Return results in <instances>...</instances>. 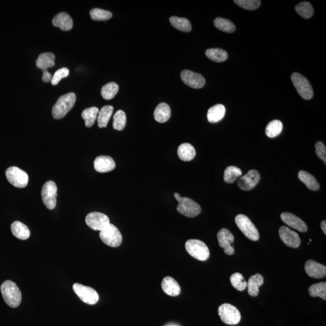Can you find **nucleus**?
<instances>
[{
  "instance_id": "1",
  "label": "nucleus",
  "mask_w": 326,
  "mask_h": 326,
  "mask_svg": "<svg viewBox=\"0 0 326 326\" xmlns=\"http://www.w3.org/2000/svg\"><path fill=\"white\" fill-rule=\"evenodd\" d=\"M1 292L5 302L10 307H18L21 302L22 295L19 288L11 280H6L2 283Z\"/></svg>"
},
{
  "instance_id": "2",
  "label": "nucleus",
  "mask_w": 326,
  "mask_h": 326,
  "mask_svg": "<svg viewBox=\"0 0 326 326\" xmlns=\"http://www.w3.org/2000/svg\"><path fill=\"white\" fill-rule=\"evenodd\" d=\"M76 101V96L73 93H67L61 96L52 108L53 118L57 120L64 118L73 108Z\"/></svg>"
},
{
  "instance_id": "3",
  "label": "nucleus",
  "mask_w": 326,
  "mask_h": 326,
  "mask_svg": "<svg viewBox=\"0 0 326 326\" xmlns=\"http://www.w3.org/2000/svg\"><path fill=\"white\" fill-rule=\"evenodd\" d=\"M174 197L178 202L177 211L186 217L195 218L201 212L200 205L190 198L181 197L177 192L174 193Z\"/></svg>"
},
{
  "instance_id": "4",
  "label": "nucleus",
  "mask_w": 326,
  "mask_h": 326,
  "mask_svg": "<svg viewBox=\"0 0 326 326\" xmlns=\"http://www.w3.org/2000/svg\"><path fill=\"white\" fill-rule=\"evenodd\" d=\"M99 236L104 244L111 247H118L122 242V236L120 231L111 223L100 231Z\"/></svg>"
},
{
  "instance_id": "5",
  "label": "nucleus",
  "mask_w": 326,
  "mask_h": 326,
  "mask_svg": "<svg viewBox=\"0 0 326 326\" xmlns=\"http://www.w3.org/2000/svg\"><path fill=\"white\" fill-rule=\"evenodd\" d=\"M185 247L189 255L198 260H206L210 256L208 246L203 241L198 240H188L186 242Z\"/></svg>"
},
{
  "instance_id": "6",
  "label": "nucleus",
  "mask_w": 326,
  "mask_h": 326,
  "mask_svg": "<svg viewBox=\"0 0 326 326\" xmlns=\"http://www.w3.org/2000/svg\"><path fill=\"white\" fill-rule=\"evenodd\" d=\"M235 223L243 235L249 240L253 241L259 240L260 235L257 228L247 216L242 214L236 216Z\"/></svg>"
},
{
  "instance_id": "7",
  "label": "nucleus",
  "mask_w": 326,
  "mask_h": 326,
  "mask_svg": "<svg viewBox=\"0 0 326 326\" xmlns=\"http://www.w3.org/2000/svg\"><path fill=\"white\" fill-rule=\"evenodd\" d=\"M218 313L221 320L226 325H238L241 320L240 310L228 303L221 305L218 308Z\"/></svg>"
},
{
  "instance_id": "8",
  "label": "nucleus",
  "mask_w": 326,
  "mask_h": 326,
  "mask_svg": "<svg viewBox=\"0 0 326 326\" xmlns=\"http://www.w3.org/2000/svg\"><path fill=\"white\" fill-rule=\"evenodd\" d=\"M293 86L298 94L305 100H310L313 96V91L309 82L300 73H293L291 76Z\"/></svg>"
},
{
  "instance_id": "9",
  "label": "nucleus",
  "mask_w": 326,
  "mask_h": 326,
  "mask_svg": "<svg viewBox=\"0 0 326 326\" xmlns=\"http://www.w3.org/2000/svg\"><path fill=\"white\" fill-rule=\"evenodd\" d=\"M6 176L9 182L16 188H24L28 184V174L17 167H10L7 169Z\"/></svg>"
},
{
  "instance_id": "10",
  "label": "nucleus",
  "mask_w": 326,
  "mask_h": 326,
  "mask_svg": "<svg viewBox=\"0 0 326 326\" xmlns=\"http://www.w3.org/2000/svg\"><path fill=\"white\" fill-rule=\"evenodd\" d=\"M55 56L51 52H47L39 54L38 59L36 60L37 68L41 69L43 71L42 80L44 82H49L51 81L52 76L48 71V69L53 67L55 64Z\"/></svg>"
},
{
  "instance_id": "11",
  "label": "nucleus",
  "mask_w": 326,
  "mask_h": 326,
  "mask_svg": "<svg viewBox=\"0 0 326 326\" xmlns=\"http://www.w3.org/2000/svg\"><path fill=\"white\" fill-rule=\"evenodd\" d=\"M58 188L54 181H47L41 190V197L44 206L49 210H53L56 206Z\"/></svg>"
},
{
  "instance_id": "12",
  "label": "nucleus",
  "mask_w": 326,
  "mask_h": 326,
  "mask_svg": "<svg viewBox=\"0 0 326 326\" xmlns=\"http://www.w3.org/2000/svg\"><path fill=\"white\" fill-rule=\"evenodd\" d=\"M73 289L74 292L80 298L82 302L86 304L95 305L98 302L99 296L94 289L80 283H74Z\"/></svg>"
},
{
  "instance_id": "13",
  "label": "nucleus",
  "mask_w": 326,
  "mask_h": 326,
  "mask_svg": "<svg viewBox=\"0 0 326 326\" xmlns=\"http://www.w3.org/2000/svg\"><path fill=\"white\" fill-rule=\"evenodd\" d=\"M86 225L96 231H101L110 223L109 219L106 215L100 212H91L87 215L86 218Z\"/></svg>"
},
{
  "instance_id": "14",
  "label": "nucleus",
  "mask_w": 326,
  "mask_h": 326,
  "mask_svg": "<svg viewBox=\"0 0 326 326\" xmlns=\"http://www.w3.org/2000/svg\"><path fill=\"white\" fill-rule=\"evenodd\" d=\"M217 238L220 247L224 250V253L228 256L235 253L232 244L234 242V236L228 229L222 228L217 234Z\"/></svg>"
},
{
  "instance_id": "15",
  "label": "nucleus",
  "mask_w": 326,
  "mask_h": 326,
  "mask_svg": "<svg viewBox=\"0 0 326 326\" xmlns=\"http://www.w3.org/2000/svg\"><path fill=\"white\" fill-rule=\"evenodd\" d=\"M260 175L256 170H250L246 175L239 179L238 185L244 191L252 190L260 182Z\"/></svg>"
},
{
  "instance_id": "16",
  "label": "nucleus",
  "mask_w": 326,
  "mask_h": 326,
  "mask_svg": "<svg viewBox=\"0 0 326 326\" xmlns=\"http://www.w3.org/2000/svg\"><path fill=\"white\" fill-rule=\"evenodd\" d=\"M280 240L289 247L297 248L299 247L301 240L299 235L295 231L290 230L286 226H282L279 229Z\"/></svg>"
},
{
  "instance_id": "17",
  "label": "nucleus",
  "mask_w": 326,
  "mask_h": 326,
  "mask_svg": "<svg viewBox=\"0 0 326 326\" xmlns=\"http://www.w3.org/2000/svg\"><path fill=\"white\" fill-rule=\"evenodd\" d=\"M181 78L184 84L193 88H201L205 86L206 80L203 76L189 69L181 72Z\"/></svg>"
},
{
  "instance_id": "18",
  "label": "nucleus",
  "mask_w": 326,
  "mask_h": 326,
  "mask_svg": "<svg viewBox=\"0 0 326 326\" xmlns=\"http://www.w3.org/2000/svg\"><path fill=\"white\" fill-rule=\"evenodd\" d=\"M280 218L286 225L299 231L300 232H306L308 230V226L304 221L293 214L284 212L280 215Z\"/></svg>"
},
{
  "instance_id": "19",
  "label": "nucleus",
  "mask_w": 326,
  "mask_h": 326,
  "mask_svg": "<svg viewBox=\"0 0 326 326\" xmlns=\"http://www.w3.org/2000/svg\"><path fill=\"white\" fill-rule=\"evenodd\" d=\"M305 270L306 274L310 277L322 278L326 277V266L320 264L314 260H308L305 263Z\"/></svg>"
},
{
  "instance_id": "20",
  "label": "nucleus",
  "mask_w": 326,
  "mask_h": 326,
  "mask_svg": "<svg viewBox=\"0 0 326 326\" xmlns=\"http://www.w3.org/2000/svg\"><path fill=\"white\" fill-rule=\"evenodd\" d=\"M94 167L99 173L109 172L116 168V163L111 156L102 155L95 159Z\"/></svg>"
},
{
  "instance_id": "21",
  "label": "nucleus",
  "mask_w": 326,
  "mask_h": 326,
  "mask_svg": "<svg viewBox=\"0 0 326 326\" xmlns=\"http://www.w3.org/2000/svg\"><path fill=\"white\" fill-rule=\"evenodd\" d=\"M52 24L54 27L60 28L62 31H69L73 28V20L69 14L60 12L54 17Z\"/></svg>"
},
{
  "instance_id": "22",
  "label": "nucleus",
  "mask_w": 326,
  "mask_h": 326,
  "mask_svg": "<svg viewBox=\"0 0 326 326\" xmlns=\"http://www.w3.org/2000/svg\"><path fill=\"white\" fill-rule=\"evenodd\" d=\"M161 287L167 295L176 297L180 294L181 287L178 283L171 277H166L161 283Z\"/></svg>"
},
{
  "instance_id": "23",
  "label": "nucleus",
  "mask_w": 326,
  "mask_h": 326,
  "mask_svg": "<svg viewBox=\"0 0 326 326\" xmlns=\"http://www.w3.org/2000/svg\"><path fill=\"white\" fill-rule=\"evenodd\" d=\"M264 278L259 274L251 276L247 283L248 292L251 297H257L259 287L263 284Z\"/></svg>"
},
{
  "instance_id": "24",
  "label": "nucleus",
  "mask_w": 326,
  "mask_h": 326,
  "mask_svg": "<svg viewBox=\"0 0 326 326\" xmlns=\"http://www.w3.org/2000/svg\"><path fill=\"white\" fill-rule=\"evenodd\" d=\"M154 118L159 123H163L166 122L169 120L171 116V109L170 106L166 103H161L156 107L154 111Z\"/></svg>"
},
{
  "instance_id": "25",
  "label": "nucleus",
  "mask_w": 326,
  "mask_h": 326,
  "mask_svg": "<svg viewBox=\"0 0 326 326\" xmlns=\"http://www.w3.org/2000/svg\"><path fill=\"white\" fill-rule=\"evenodd\" d=\"M225 108L223 104H217L211 107L207 112V119L211 123H217L223 118L225 114Z\"/></svg>"
},
{
  "instance_id": "26",
  "label": "nucleus",
  "mask_w": 326,
  "mask_h": 326,
  "mask_svg": "<svg viewBox=\"0 0 326 326\" xmlns=\"http://www.w3.org/2000/svg\"><path fill=\"white\" fill-rule=\"evenodd\" d=\"M11 231L15 237L21 240H26L31 235L29 228L19 221H15L12 223Z\"/></svg>"
},
{
  "instance_id": "27",
  "label": "nucleus",
  "mask_w": 326,
  "mask_h": 326,
  "mask_svg": "<svg viewBox=\"0 0 326 326\" xmlns=\"http://www.w3.org/2000/svg\"><path fill=\"white\" fill-rule=\"evenodd\" d=\"M179 158L184 161L192 160L196 155V151L190 143H183L179 146L177 151Z\"/></svg>"
},
{
  "instance_id": "28",
  "label": "nucleus",
  "mask_w": 326,
  "mask_h": 326,
  "mask_svg": "<svg viewBox=\"0 0 326 326\" xmlns=\"http://www.w3.org/2000/svg\"><path fill=\"white\" fill-rule=\"evenodd\" d=\"M298 177L309 190L312 191L319 190L320 188L319 183L314 176L311 175L310 173L304 171H300L298 172Z\"/></svg>"
},
{
  "instance_id": "29",
  "label": "nucleus",
  "mask_w": 326,
  "mask_h": 326,
  "mask_svg": "<svg viewBox=\"0 0 326 326\" xmlns=\"http://www.w3.org/2000/svg\"><path fill=\"white\" fill-rule=\"evenodd\" d=\"M114 107L111 105H106L102 107L99 111L98 118V126L100 128H106L110 119L112 114L113 113Z\"/></svg>"
},
{
  "instance_id": "30",
  "label": "nucleus",
  "mask_w": 326,
  "mask_h": 326,
  "mask_svg": "<svg viewBox=\"0 0 326 326\" xmlns=\"http://www.w3.org/2000/svg\"><path fill=\"white\" fill-rule=\"evenodd\" d=\"M99 109L97 107L86 108L82 112V118L85 120V124L88 128H91L95 123L98 118Z\"/></svg>"
},
{
  "instance_id": "31",
  "label": "nucleus",
  "mask_w": 326,
  "mask_h": 326,
  "mask_svg": "<svg viewBox=\"0 0 326 326\" xmlns=\"http://www.w3.org/2000/svg\"><path fill=\"white\" fill-rule=\"evenodd\" d=\"M242 172L238 167L231 166L225 169L223 174V180L225 183L232 184L242 175Z\"/></svg>"
},
{
  "instance_id": "32",
  "label": "nucleus",
  "mask_w": 326,
  "mask_h": 326,
  "mask_svg": "<svg viewBox=\"0 0 326 326\" xmlns=\"http://www.w3.org/2000/svg\"><path fill=\"white\" fill-rule=\"evenodd\" d=\"M206 54L208 59L216 62H224L228 58L227 52L221 49H207Z\"/></svg>"
},
{
  "instance_id": "33",
  "label": "nucleus",
  "mask_w": 326,
  "mask_h": 326,
  "mask_svg": "<svg viewBox=\"0 0 326 326\" xmlns=\"http://www.w3.org/2000/svg\"><path fill=\"white\" fill-rule=\"evenodd\" d=\"M169 21L173 27L179 31L184 32H189L191 30L190 22L188 19L184 18H179L177 17H172Z\"/></svg>"
},
{
  "instance_id": "34",
  "label": "nucleus",
  "mask_w": 326,
  "mask_h": 326,
  "mask_svg": "<svg viewBox=\"0 0 326 326\" xmlns=\"http://www.w3.org/2000/svg\"><path fill=\"white\" fill-rule=\"evenodd\" d=\"M119 90V86L115 82H110L102 87L101 94L105 100H111L116 96Z\"/></svg>"
},
{
  "instance_id": "35",
  "label": "nucleus",
  "mask_w": 326,
  "mask_h": 326,
  "mask_svg": "<svg viewBox=\"0 0 326 326\" xmlns=\"http://www.w3.org/2000/svg\"><path fill=\"white\" fill-rule=\"evenodd\" d=\"M283 124L282 121L278 120L271 121L266 127V135L269 138H275L278 136L282 132Z\"/></svg>"
},
{
  "instance_id": "36",
  "label": "nucleus",
  "mask_w": 326,
  "mask_h": 326,
  "mask_svg": "<svg viewBox=\"0 0 326 326\" xmlns=\"http://www.w3.org/2000/svg\"><path fill=\"white\" fill-rule=\"evenodd\" d=\"M214 24L216 28L221 31L227 32V33H233L236 30L235 25L232 22L227 19L220 18V17L215 19Z\"/></svg>"
},
{
  "instance_id": "37",
  "label": "nucleus",
  "mask_w": 326,
  "mask_h": 326,
  "mask_svg": "<svg viewBox=\"0 0 326 326\" xmlns=\"http://www.w3.org/2000/svg\"><path fill=\"white\" fill-rule=\"evenodd\" d=\"M295 11L298 15L305 19L311 18L314 14L312 5L309 2H302L295 7Z\"/></svg>"
},
{
  "instance_id": "38",
  "label": "nucleus",
  "mask_w": 326,
  "mask_h": 326,
  "mask_svg": "<svg viewBox=\"0 0 326 326\" xmlns=\"http://www.w3.org/2000/svg\"><path fill=\"white\" fill-rule=\"evenodd\" d=\"M309 293L312 297H319L326 300V283L321 282L310 286L309 288Z\"/></svg>"
},
{
  "instance_id": "39",
  "label": "nucleus",
  "mask_w": 326,
  "mask_h": 326,
  "mask_svg": "<svg viewBox=\"0 0 326 326\" xmlns=\"http://www.w3.org/2000/svg\"><path fill=\"white\" fill-rule=\"evenodd\" d=\"M230 282L233 287L240 291H244L247 287V282L240 273L233 274L230 277Z\"/></svg>"
},
{
  "instance_id": "40",
  "label": "nucleus",
  "mask_w": 326,
  "mask_h": 326,
  "mask_svg": "<svg viewBox=\"0 0 326 326\" xmlns=\"http://www.w3.org/2000/svg\"><path fill=\"white\" fill-rule=\"evenodd\" d=\"M126 124V114L122 110H119L114 114L113 118V128L117 131L123 130Z\"/></svg>"
},
{
  "instance_id": "41",
  "label": "nucleus",
  "mask_w": 326,
  "mask_h": 326,
  "mask_svg": "<svg viewBox=\"0 0 326 326\" xmlns=\"http://www.w3.org/2000/svg\"><path fill=\"white\" fill-rule=\"evenodd\" d=\"M89 14H90L91 18L95 21L108 20L113 16L111 12L99 8L92 9Z\"/></svg>"
},
{
  "instance_id": "42",
  "label": "nucleus",
  "mask_w": 326,
  "mask_h": 326,
  "mask_svg": "<svg viewBox=\"0 0 326 326\" xmlns=\"http://www.w3.org/2000/svg\"><path fill=\"white\" fill-rule=\"evenodd\" d=\"M234 2L238 6L249 11L257 9L261 4L259 0H235Z\"/></svg>"
},
{
  "instance_id": "43",
  "label": "nucleus",
  "mask_w": 326,
  "mask_h": 326,
  "mask_svg": "<svg viewBox=\"0 0 326 326\" xmlns=\"http://www.w3.org/2000/svg\"><path fill=\"white\" fill-rule=\"evenodd\" d=\"M69 69L66 67L58 69L54 73V75L52 76L51 83L53 86H56L58 85L61 79L67 78L69 76Z\"/></svg>"
},
{
  "instance_id": "44",
  "label": "nucleus",
  "mask_w": 326,
  "mask_h": 326,
  "mask_svg": "<svg viewBox=\"0 0 326 326\" xmlns=\"http://www.w3.org/2000/svg\"><path fill=\"white\" fill-rule=\"evenodd\" d=\"M315 153L318 157L324 161L326 164V148L322 141H318L315 144Z\"/></svg>"
},
{
  "instance_id": "45",
  "label": "nucleus",
  "mask_w": 326,
  "mask_h": 326,
  "mask_svg": "<svg viewBox=\"0 0 326 326\" xmlns=\"http://www.w3.org/2000/svg\"><path fill=\"white\" fill-rule=\"evenodd\" d=\"M321 228L323 231V233H325V235H326V221H323L322 223H321Z\"/></svg>"
}]
</instances>
